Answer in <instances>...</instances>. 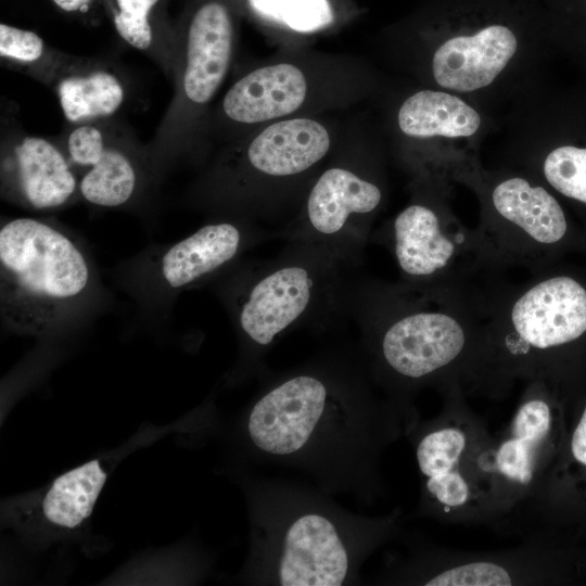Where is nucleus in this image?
Returning a JSON list of instances; mask_svg holds the SVG:
<instances>
[{
    "mask_svg": "<svg viewBox=\"0 0 586 586\" xmlns=\"http://www.w3.org/2000/svg\"><path fill=\"white\" fill-rule=\"evenodd\" d=\"M105 480L106 473L98 460L62 474L42 500L44 518L61 527L78 526L91 514Z\"/></svg>",
    "mask_w": 586,
    "mask_h": 586,
    "instance_id": "412c9836",
    "label": "nucleus"
},
{
    "mask_svg": "<svg viewBox=\"0 0 586 586\" xmlns=\"http://www.w3.org/2000/svg\"><path fill=\"white\" fill-rule=\"evenodd\" d=\"M58 53L38 34L0 24V59L12 69L43 82Z\"/></svg>",
    "mask_w": 586,
    "mask_h": 586,
    "instance_id": "b1692460",
    "label": "nucleus"
},
{
    "mask_svg": "<svg viewBox=\"0 0 586 586\" xmlns=\"http://www.w3.org/2000/svg\"><path fill=\"white\" fill-rule=\"evenodd\" d=\"M158 3L160 0H115L113 25L126 43L149 56L173 81L179 39L155 27L153 14Z\"/></svg>",
    "mask_w": 586,
    "mask_h": 586,
    "instance_id": "4be33fe9",
    "label": "nucleus"
},
{
    "mask_svg": "<svg viewBox=\"0 0 586 586\" xmlns=\"http://www.w3.org/2000/svg\"><path fill=\"white\" fill-rule=\"evenodd\" d=\"M1 195L33 211L58 209L77 201L79 178L59 138L20 129L3 133Z\"/></svg>",
    "mask_w": 586,
    "mask_h": 586,
    "instance_id": "0eeeda50",
    "label": "nucleus"
},
{
    "mask_svg": "<svg viewBox=\"0 0 586 586\" xmlns=\"http://www.w3.org/2000/svg\"><path fill=\"white\" fill-rule=\"evenodd\" d=\"M328 129L313 118L279 119L264 127L244 146L243 165L273 178L298 175L319 163L329 152Z\"/></svg>",
    "mask_w": 586,
    "mask_h": 586,
    "instance_id": "2eb2a0df",
    "label": "nucleus"
},
{
    "mask_svg": "<svg viewBox=\"0 0 586 586\" xmlns=\"http://www.w3.org/2000/svg\"><path fill=\"white\" fill-rule=\"evenodd\" d=\"M525 171L565 198L586 204V148L563 144L530 156Z\"/></svg>",
    "mask_w": 586,
    "mask_h": 586,
    "instance_id": "5701e85b",
    "label": "nucleus"
},
{
    "mask_svg": "<svg viewBox=\"0 0 586 586\" xmlns=\"http://www.w3.org/2000/svg\"><path fill=\"white\" fill-rule=\"evenodd\" d=\"M381 202L378 184L348 169L332 167L320 175L308 194L307 218L318 233L335 234L353 215L371 214Z\"/></svg>",
    "mask_w": 586,
    "mask_h": 586,
    "instance_id": "f3484780",
    "label": "nucleus"
},
{
    "mask_svg": "<svg viewBox=\"0 0 586 586\" xmlns=\"http://www.w3.org/2000/svg\"><path fill=\"white\" fill-rule=\"evenodd\" d=\"M396 119L400 132L416 140H466L482 128V116L474 106L442 89L413 92L399 105Z\"/></svg>",
    "mask_w": 586,
    "mask_h": 586,
    "instance_id": "dca6fc26",
    "label": "nucleus"
},
{
    "mask_svg": "<svg viewBox=\"0 0 586 586\" xmlns=\"http://www.w3.org/2000/svg\"><path fill=\"white\" fill-rule=\"evenodd\" d=\"M235 27L226 0H201L179 34L174 97L146 145L150 160H169L187 149L230 68Z\"/></svg>",
    "mask_w": 586,
    "mask_h": 586,
    "instance_id": "7ed1b4c3",
    "label": "nucleus"
},
{
    "mask_svg": "<svg viewBox=\"0 0 586 586\" xmlns=\"http://www.w3.org/2000/svg\"><path fill=\"white\" fill-rule=\"evenodd\" d=\"M552 413L548 402L538 394L537 382H531L524 399L518 407L508 433L487 447L483 468L494 486L514 489L537 486L542 451L551 431Z\"/></svg>",
    "mask_w": 586,
    "mask_h": 586,
    "instance_id": "f8f14e48",
    "label": "nucleus"
},
{
    "mask_svg": "<svg viewBox=\"0 0 586 586\" xmlns=\"http://www.w3.org/2000/svg\"><path fill=\"white\" fill-rule=\"evenodd\" d=\"M480 291L428 290L426 301L393 315L380 336L387 368L410 381L448 387L485 380V316Z\"/></svg>",
    "mask_w": 586,
    "mask_h": 586,
    "instance_id": "f03ea898",
    "label": "nucleus"
},
{
    "mask_svg": "<svg viewBox=\"0 0 586 586\" xmlns=\"http://www.w3.org/2000/svg\"><path fill=\"white\" fill-rule=\"evenodd\" d=\"M310 93V78L302 67L289 62L260 66L227 90L219 104V119L232 127L279 120L303 107Z\"/></svg>",
    "mask_w": 586,
    "mask_h": 586,
    "instance_id": "9b49d317",
    "label": "nucleus"
},
{
    "mask_svg": "<svg viewBox=\"0 0 586 586\" xmlns=\"http://www.w3.org/2000/svg\"><path fill=\"white\" fill-rule=\"evenodd\" d=\"M348 565L335 525L321 514L308 513L297 518L284 535L278 576L283 586H339Z\"/></svg>",
    "mask_w": 586,
    "mask_h": 586,
    "instance_id": "ddd939ff",
    "label": "nucleus"
},
{
    "mask_svg": "<svg viewBox=\"0 0 586 586\" xmlns=\"http://www.w3.org/2000/svg\"><path fill=\"white\" fill-rule=\"evenodd\" d=\"M471 182L482 204L476 231L494 271L542 269L548 251L568 232L564 211L548 187L525 170L487 177L477 173Z\"/></svg>",
    "mask_w": 586,
    "mask_h": 586,
    "instance_id": "20e7f679",
    "label": "nucleus"
},
{
    "mask_svg": "<svg viewBox=\"0 0 586 586\" xmlns=\"http://www.w3.org/2000/svg\"><path fill=\"white\" fill-rule=\"evenodd\" d=\"M241 243V231L231 222L203 226L163 254L162 278L171 289L184 288L232 260Z\"/></svg>",
    "mask_w": 586,
    "mask_h": 586,
    "instance_id": "a211bd4d",
    "label": "nucleus"
},
{
    "mask_svg": "<svg viewBox=\"0 0 586 586\" xmlns=\"http://www.w3.org/2000/svg\"><path fill=\"white\" fill-rule=\"evenodd\" d=\"M315 285L313 272L301 265L271 271L243 297L239 310L241 329L256 344L269 345L306 311Z\"/></svg>",
    "mask_w": 586,
    "mask_h": 586,
    "instance_id": "4468645a",
    "label": "nucleus"
},
{
    "mask_svg": "<svg viewBox=\"0 0 586 586\" xmlns=\"http://www.w3.org/2000/svg\"><path fill=\"white\" fill-rule=\"evenodd\" d=\"M61 10L65 12L86 13L93 0H52Z\"/></svg>",
    "mask_w": 586,
    "mask_h": 586,
    "instance_id": "bb28decb",
    "label": "nucleus"
},
{
    "mask_svg": "<svg viewBox=\"0 0 586 586\" xmlns=\"http://www.w3.org/2000/svg\"><path fill=\"white\" fill-rule=\"evenodd\" d=\"M135 137L117 117L68 125L59 140L78 175L80 199L102 207L133 199L150 160Z\"/></svg>",
    "mask_w": 586,
    "mask_h": 586,
    "instance_id": "423d86ee",
    "label": "nucleus"
},
{
    "mask_svg": "<svg viewBox=\"0 0 586 586\" xmlns=\"http://www.w3.org/2000/svg\"><path fill=\"white\" fill-rule=\"evenodd\" d=\"M92 273L77 243L51 222L21 217L0 229V310L7 326L41 334L87 294Z\"/></svg>",
    "mask_w": 586,
    "mask_h": 586,
    "instance_id": "f257e3e1",
    "label": "nucleus"
},
{
    "mask_svg": "<svg viewBox=\"0 0 586 586\" xmlns=\"http://www.w3.org/2000/svg\"><path fill=\"white\" fill-rule=\"evenodd\" d=\"M571 454L575 461L586 467V407L571 437Z\"/></svg>",
    "mask_w": 586,
    "mask_h": 586,
    "instance_id": "a878e982",
    "label": "nucleus"
},
{
    "mask_svg": "<svg viewBox=\"0 0 586 586\" xmlns=\"http://www.w3.org/2000/svg\"><path fill=\"white\" fill-rule=\"evenodd\" d=\"M259 24L292 34L328 30L355 14L353 0H241Z\"/></svg>",
    "mask_w": 586,
    "mask_h": 586,
    "instance_id": "6ab92c4d",
    "label": "nucleus"
},
{
    "mask_svg": "<svg viewBox=\"0 0 586 586\" xmlns=\"http://www.w3.org/2000/svg\"><path fill=\"white\" fill-rule=\"evenodd\" d=\"M524 48L514 30L504 24L455 34L432 48L430 76L438 89L457 94L486 91L511 73Z\"/></svg>",
    "mask_w": 586,
    "mask_h": 586,
    "instance_id": "6e6552de",
    "label": "nucleus"
},
{
    "mask_svg": "<svg viewBox=\"0 0 586 586\" xmlns=\"http://www.w3.org/2000/svg\"><path fill=\"white\" fill-rule=\"evenodd\" d=\"M43 84L55 93L68 125L118 117L130 84L117 66L59 51Z\"/></svg>",
    "mask_w": 586,
    "mask_h": 586,
    "instance_id": "9d476101",
    "label": "nucleus"
},
{
    "mask_svg": "<svg viewBox=\"0 0 586 586\" xmlns=\"http://www.w3.org/2000/svg\"><path fill=\"white\" fill-rule=\"evenodd\" d=\"M327 398V386L311 375H297L279 384L250 413L247 429L252 442L272 455L298 451L321 419Z\"/></svg>",
    "mask_w": 586,
    "mask_h": 586,
    "instance_id": "1a4fd4ad",
    "label": "nucleus"
},
{
    "mask_svg": "<svg viewBox=\"0 0 586 586\" xmlns=\"http://www.w3.org/2000/svg\"><path fill=\"white\" fill-rule=\"evenodd\" d=\"M512 564L492 559H475L448 565L428 577V586H510L520 582Z\"/></svg>",
    "mask_w": 586,
    "mask_h": 586,
    "instance_id": "393cba45",
    "label": "nucleus"
},
{
    "mask_svg": "<svg viewBox=\"0 0 586 586\" xmlns=\"http://www.w3.org/2000/svg\"><path fill=\"white\" fill-rule=\"evenodd\" d=\"M484 449L476 446V432L460 420L450 419L428 432L418 443L416 457L425 480L450 472H461L476 483L474 472H483L481 456Z\"/></svg>",
    "mask_w": 586,
    "mask_h": 586,
    "instance_id": "aec40b11",
    "label": "nucleus"
},
{
    "mask_svg": "<svg viewBox=\"0 0 586 586\" xmlns=\"http://www.w3.org/2000/svg\"><path fill=\"white\" fill-rule=\"evenodd\" d=\"M392 233L400 271L428 290H481L497 276L477 231L467 230L443 205L409 204L395 217Z\"/></svg>",
    "mask_w": 586,
    "mask_h": 586,
    "instance_id": "39448f33",
    "label": "nucleus"
}]
</instances>
